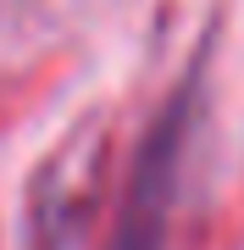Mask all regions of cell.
Instances as JSON below:
<instances>
[{
    "instance_id": "6da1fadb",
    "label": "cell",
    "mask_w": 244,
    "mask_h": 250,
    "mask_svg": "<svg viewBox=\"0 0 244 250\" xmlns=\"http://www.w3.org/2000/svg\"><path fill=\"white\" fill-rule=\"evenodd\" d=\"M178 139H183V123L178 111H167V123L150 134V150L139 161V184H133V200L122 211V250H161V217H167V178H172V161H178Z\"/></svg>"
}]
</instances>
